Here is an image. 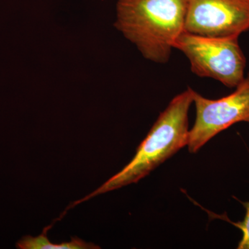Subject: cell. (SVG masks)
Masks as SVG:
<instances>
[{
  "label": "cell",
  "instance_id": "6da1fadb",
  "mask_svg": "<svg viewBox=\"0 0 249 249\" xmlns=\"http://www.w3.org/2000/svg\"><path fill=\"white\" fill-rule=\"evenodd\" d=\"M187 6L188 0H117L114 26L144 58L167 63L185 31Z\"/></svg>",
  "mask_w": 249,
  "mask_h": 249
},
{
  "label": "cell",
  "instance_id": "7a4b0ae2",
  "mask_svg": "<svg viewBox=\"0 0 249 249\" xmlns=\"http://www.w3.org/2000/svg\"><path fill=\"white\" fill-rule=\"evenodd\" d=\"M194 90L188 87L170 101L141 142L131 161L96 191L75 201L71 207L101 194L138 183L165 160L188 145V112Z\"/></svg>",
  "mask_w": 249,
  "mask_h": 249
},
{
  "label": "cell",
  "instance_id": "3957f363",
  "mask_svg": "<svg viewBox=\"0 0 249 249\" xmlns=\"http://www.w3.org/2000/svg\"><path fill=\"white\" fill-rule=\"evenodd\" d=\"M239 37H212L184 31L175 41L173 49L186 55L191 71L196 76L213 78L227 88H235L245 78L247 66Z\"/></svg>",
  "mask_w": 249,
  "mask_h": 249
},
{
  "label": "cell",
  "instance_id": "277c9868",
  "mask_svg": "<svg viewBox=\"0 0 249 249\" xmlns=\"http://www.w3.org/2000/svg\"><path fill=\"white\" fill-rule=\"evenodd\" d=\"M196 119L190 129L188 148L196 153L222 131L239 122H249V73L235 91L219 99H209L193 91Z\"/></svg>",
  "mask_w": 249,
  "mask_h": 249
},
{
  "label": "cell",
  "instance_id": "5b68a950",
  "mask_svg": "<svg viewBox=\"0 0 249 249\" xmlns=\"http://www.w3.org/2000/svg\"><path fill=\"white\" fill-rule=\"evenodd\" d=\"M248 30L249 0H188L185 31L226 37Z\"/></svg>",
  "mask_w": 249,
  "mask_h": 249
},
{
  "label": "cell",
  "instance_id": "8992f818",
  "mask_svg": "<svg viewBox=\"0 0 249 249\" xmlns=\"http://www.w3.org/2000/svg\"><path fill=\"white\" fill-rule=\"evenodd\" d=\"M45 229L41 235L37 237L27 235L22 237L17 243L18 249H96L100 247L91 242H87L78 238L72 237L71 241L62 244H52L47 236Z\"/></svg>",
  "mask_w": 249,
  "mask_h": 249
},
{
  "label": "cell",
  "instance_id": "52a82bcc",
  "mask_svg": "<svg viewBox=\"0 0 249 249\" xmlns=\"http://www.w3.org/2000/svg\"><path fill=\"white\" fill-rule=\"evenodd\" d=\"M246 209L245 217L242 222L235 223L236 226L242 231V238L239 243L237 249H249V201L244 203Z\"/></svg>",
  "mask_w": 249,
  "mask_h": 249
},
{
  "label": "cell",
  "instance_id": "ba28073f",
  "mask_svg": "<svg viewBox=\"0 0 249 249\" xmlns=\"http://www.w3.org/2000/svg\"></svg>",
  "mask_w": 249,
  "mask_h": 249
}]
</instances>
